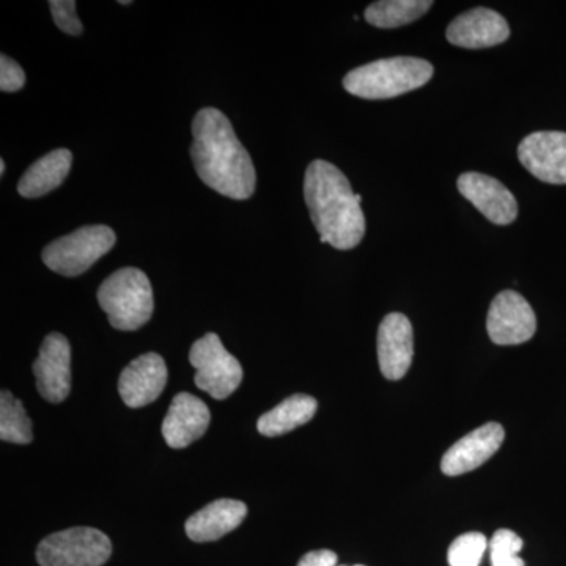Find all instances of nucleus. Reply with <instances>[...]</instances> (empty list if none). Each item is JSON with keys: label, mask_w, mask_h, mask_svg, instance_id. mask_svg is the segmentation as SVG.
Returning <instances> with one entry per match:
<instances>
[{"label": "nucleus", "mask_w": 566, "mask_h": 566, "mask_svg": "<svg viewBox=\"0 0 566 566\" xmlns=\"http://www.w3.org/2000/svg\"><path fill=\"white\" fill-rule=\"evenodd\" d=\"M431 7V0H381L368 6L364 17L375 28L395 29L419 20Z\"/></svg>", "instance_id": "obj_20"}, {"label": "nucleus", "mask_w": 566, "mask_h": 566, "mask_svg": "<svg viewBox=\"0 0 566 566\" xmlns=\"http://www.w3.org/2000/svg\"><path fill=\"white\" fill-rule=\"evenodd\" d=\"M25 84L24 70L6 54L0 57V91L6 93L20 92Z\"/></svg>", "instance_id": "obj_25"}, {"label": "nucleus", "mask_w": 566, "mask_h": 566, "mask_svg": "<svg viewBox=\"0 0 566 566\" xmlns=\"http://www.w3.org/2000/svg\"><path fill=\"white\" fill-rule=\"evenodd\" d=\"M117 237L107 226H87L48 244L43 262L54 273L76 277L114 248Z\"/></svg>", "instance_id": "obj_5"}, {"label": "nucleus", "mask_w": 566, "mask_h": 566, "mask_svg": "<svg viewBox=\"0 0 566 566\" xmlns=\"http://www.w3.org/2000/svg\"><path fill=\"white\" fill-rule=\"evenodd\" d=\"M433 73V65L423 59H381L349 71L344 87L357 98L389 99L423 87Z\"/></svg>", "instance_id": "obj_3"}, {"label": "nucleus", "mask_w": 566, "mask_h": 566, "mask_svg": "<svg viewBox=\"0 0 566 566\" xmlns=\"http://www.w3.org/2000/svg\"><path fill=\"white\" fill-rule=\"evenodd\" d=\"M415 357V331L408 316L389 314L379 324L378 360L381 374L398 381L408 374Z\"/></svg>", "instance_id": "obj_13"}, {"label": "nucleus", "mask_w": 566, "mask_h": 566, "mask_svg": "<svg viewBox=\"0 0 566 566\" xmlns=\"http://www.w3.org/2000/svg\"><path fill=\"white\" fill-rule=\"evenodd\" d=\"M6 174V161H0V175Z\"/></svg>", "instance_id": "obj_27"}, {"label": "nucleus", "mask_w": 566, "mask_h": 566, "mask_svg": "<svg viewBox=\"0 0 566 566\" xmlns=\"http://www.w3.org/2000/svg\"><path fill=\"white\" fill-rule=\"evenodd\" d=\"M98 303L115 329H140L155 308L150 279L137 268L115 271L99 286Z\"/></svg>", "instance_id": "obj_4"}, {"label": "nucleus", "mask_w": 566, "mask_h": 566, "mask_svg": "<svg viewBox=\"0 0 566 566\" xmlns=\"http://www.w3.org/2000/svg\"><path fill=\"white\" fill-rule=\"evenodd\" d=\"M167 365L159 354L147 353L134 359L118 379V392L129 408L153 403L167 385Z\"/></svg>", "instance_id": "obj_15"}, {"label": "nucleus", "mask_w": 566, "mask_h": 566, "mask_svg": "<svg viewBox=\"0 0 566 566\" xmlns=\"http://www.w3.org/2000/svg\"><path fill=\"white\" fill-rule=\"evenodd\" d=\"M458 191L495 226H510L516 221L515 196L490 175L476 172L461 175L458 178Z\"/></svg>", "instance_id": "obj_12"}, {"label": "nucleus", "mask_w": 566, "mask_h": 566, "mask_svg": "<svg viewBox=\"0 0 566 566\" xmlns=\"http://www.w3.org/2000/svg\"><path fill=\"white\" fill-rule=\"evenodd\" d=\"M490 546L486 536L479 532L460 535L449 547L450 566H479L486 547Z\"/></svg>", "instance_id": "obj_22"}, {"label": "nucleus", "mask_w": 566, "mask_h": 566, "mask_svg": "<svg viewBox=\"0 0 566 566\" xmlns=\"http://www.w3.org/2000/svg\"><path fill=\"white\" fill-rule=\"evenodd\" d=\"M120 3H122V6H129V3H132V2H129V0H122Z\"/></svg>", "instance_id": "obj_28"}, {"label": "nucleus", "mask_w": 566, "mask_h": 566, "mask_svg": "<svg viewBox=\"0 0 566 566\" xmlns=\"http://www.w3.org/2000/svg\"><path fill=\"white\" fill-rule=\"evenodd\" d=\"M504 439L505 430L501 423L482 424L447 450L442 457L441 471L449 476L474 471L499 452Z\"/></svg>", "instance_id": "obj_11"}, {"label": "nucleus", "mask_w": 566, "mask_h": 566, "mask_svg": "<svg viewBox=\"0 0 566 566\" xmlns=\"http://www.w3.org/2000/svg\"><path fill=\"white\" fill-rule=\"evenodd\" d=\"M356 566H364V565H356Z\"/></svg>", "instance_id": "obj_29"}, {"label": "nucleus", "mask_w": 566, "mask_h": 566, "mask_svg": "<svg viewBox=\"0 0 566 566\" xmlns=\"http://www.w3.org/2000/svg\"><path fill=\"white\" fill-rule=\"evenodd\" d=\"M517 158L539 181L566 185V133L528 134L517 147Z\"/></svg>", "instance_id": "obj_10"}, {"label": "nucleus", "mask_w": 566, "mask_h": 566, "mask_svg": "<svg viewBox=\"0 0 566 566\" xmlns=\"http://www.w3.org/2000/svg\"><path fill=\"white\" fill-rule=\"evenodd\" d=\"M73 164V155L66 148H59L33 163L18 182V192L25 199L46 196L65 181Z\"/></svg>", "instance_id": "obj_18"}, {"label": "nucleus", "mask_w": 566, "mask_h": 566, "mask_svg": "<svg viewBox=\"0 0 566 566\" xmlns=\"http://www.w3.org/2000/svg\"><path fill=\"white\" fill-rule=\"evenodd\" d=\"M318 403L311 395L296 394L283 400L281 405L263 415L256 423L260 433L275 438L290 433L294 428L303 427L314 419Z\"/></svg>", "instance_id": "obj_19"}, {"label": "nucleus", "mask_w": 566, "mask_h": 566, "mask_svg": "<svg viewBox=\"0 0 566 566\" xmlns=\"http://www.w3.org/2000/svg\"><path fill=\"white\" fill-rule=\"evenodd\" d=\"M337 560V554L333 553V551L318 549L305 554L297 566H335Z\"/></svg>", "instance_id": "obj_26"}, {"label": "nucleus", "mask_w": 566, "mask_h": 566, "mask_svg": "<svg viewBox=\"0 0 566 566\" xmlns=\"http://www.w3.org/2000/svg\"><path fill=\"white\" fill-rule=\"evenodd\" d=\"M210 408L188 392L175 395L163 422V436L172 449H185L202 438L210 427Z\"/></svg>", "instance_id": "obj_16"}, {"label": "nucleus", "mask_w": 566, "mask_h": 566, "mask_svg": "<svg viewBox=\"0 0 566 566\" xmlns=\"http://www.w3.org/2000/svg\"><path fill=\"white\" fill-rule=\"evenodd\" d=\"M524 542L521 536L509 528L495 532L490 542L491 565L493 566H526L520 557Z\"/></svg>", "instance_id": "obj_23"}, {"label": "nucleus", "mask_w": 566, "mask_h": 566, "mask_svg": "<svg viewBox=\"0 0 566 566\" xmlns=\"http://www.w3.org/2000/svg\"><path fill=\"white\" fill-rule=\"evenodd\" d=\"M0 439L11 444H31L32 420L25 415L24 405L9 390L0 394Z\"/></svg>", "instance_id": "obj_21"}, {"label": "nucleus", "mask_w": 566, "mask_h": 566, "mask_svg": "<svg viewBox=\"0 0 566 566\" xmlns=\"http://www.w3.org/2000/svg\"><path fill=\"white\" fill-rule=\"evenodd\" d=\"M50 9L52 20L63 32L77 36L84 31L82 22L76 14V2L74 0H51Z\"/></svg>", "instance_id": "obj_24"}, {"label": "nucleus", "mask_w": 566, "mask_h": 566, "mask_svg": "<svg viewBox=\"0 0 566 566\" xmlns=\"http://www.w3.org/2000/svg\"><path fill=\"white\" fill-rule=\"evenodd\" d=\"M192 136L191 158L200 180L229 199H251L256 186L255 167L226 114L205 107L193 118Z\"/></svg>", "instance_id": "obj_1"}, {"label": "nucleus", "mask_w": 566, "mask_h": 566, "mask_svg": "<svg viewBox=\"0 0 566 566\" xmlns=\"http://www.w3.org/2000/svg\"><path fill=\"white\" fill-rule=\"evenodd\" d=\"M248 506L233 499H219L186 521V534L196 543L216 542L240 527Z\"/></svg>", "instance_id": "obj_17"}, {"label": "nucleus", "mask_w": 566, "mask_h": 566, "mask_svg": "<svg viewBox=\"0 0 566 566\" xmlns=\"http://www.w3.org/2000/svg\"><path fill=\"white\" fill-rule=\"evenodd\" d=\"M304 199L322 243L349 251L364 240L363 197L334 164L316 159L305 170Z\"/></svg>", "instance_id": "obj_2"}, {"label": "nucleus", "mask_w": 566, "mask_h": 566, "mask_svg": "<svg viewBox=\"0 0 566 566\" xmlns=\"http://www.w3.org/2000/svg\"><path fill=\"white\" fill-rule=\"evenodd\" d=\"M189 360L196 368L193 382L216 400H226L243 381V367L223 348L216 334L203 335L192 345Z\"/></svg>", "instance_id": "obj_7"}, {"label": "nucleus", "mask_w": 566, "mask_h": 566, "mask_svg": "<svg viewBox=\"0 0 566 566\" xmlns=\"http://www.w3.org/2000/svg\"><path fill=\"white\" fill-rule=\"evenodd\" d=\"M486 329L495 345L526 344L536 333L534 308L520 293L505 290L490 305Z\"/></svg>", "instance_id": "obj_8"}, {"label": "nucleus", "mask_w": 566, "mask_h": 566, "mask_svg": "<svg viewBox=\"0 0 566 566\" xmlns=\"http://www.w3.org/2000/svg\"><path fill=\"white\" fill-rule=\"evenodd\" d=\"M109 536L98 528L74 527L46 536L36 549L41 566H103L109 560Z\"/></svg>", "instance_id": "obj_6"}, {"label": "nucleus", "mask_w": 566, "mask_h": 566, "mask_svg": "<svg viewBox=\"0 0 566 566\" xmlns=\"http://www.w3.org/2000/svg\"><path fill=\"white\" fill-rule=\"evenodd\" d=\"M447 40L453 46L464 50L493 48L509 40L510 28L505 18L497 11L479 7L465 11L452 22L446 32Z\"/></svg>", "instance_id": "obj_14"}, {"label": "nucleus", "mask_w": 566, "mask_h": 566, "mask_svg": "<svg viewBox=\"0 0 566 566\" xmlns=\"http://www.w3.org/2000/svg\"><path fill=\"white\" fill-rule=\"evenodd\" d=\"M36 389L50 403H62L71 390V346L65 335L52 333L33 363Z\"/></svg>", "instance_id": "obj_9"}]
</instances>
